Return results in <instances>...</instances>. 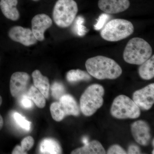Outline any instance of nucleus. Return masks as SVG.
<instances>
[{"label":"nucleus","mask_w":154,"mask_h":154,"mask_svg":"<svg viewBox=\"0 0 154 154\" xmlns=\"http://www.w3.org/2000/svg\"><path fill=\"white\" fill-rule=\"evenodd\" d=\"M33 1H35V2H37V1H39V0H32Z\"/></svg>","instance_id":"obj_33"},{"label":"nucleus","mask_w":154,"mask_h":154,"mask_svg":"<svg viewBox=\"0 0 154 154\" xmlns=\"http://www.w3.org/2000/svg\"><path fill=\"white\" fill-rule=\"evenodd\" d=\"M59 100V102H54L50 106L51 116L55 121H62L67 116L80 115L79 107L73 97L64 94Z\"/></svg>","instance_id":"obj_7"},{"label":"nucleus","mask_w":154,"mask_h":154,"mask_svg":"<svg viewBox=\"0 0 154 154\" xmlns=\"http://www.w3.org/2000/svg\"><path fill=\"white\" fill-rule=\"evenodd\" d=\"M66 79L69 82L74 83L81 81L88 82L91 79V77L88 72L78 69L71 70L67 72Z\"/></svg>","instance_id":"obj_19"},{"label":"nucleus","mask_w":154,"mask_h":154,"mask_svg":"<svg viewBox=\"0 0 154 154\" xmlns=\"http://www.w3.org/2000/svg\"><path fill=\"white\" fill-rule=\"evenodd\" d=\"M30 77L25 72H16L11 76L10 81V91L14 98L22 96L25 93L30 82Z\"/></svg>","instance_id":"obj_11"},{"label":"nucleus","mask_w":154,"mask_h":154,"mask_svg":"<svg viewBox=\"0 0 154 154\" xmlns=\"http://www.w3.org/2000/svg\"><path fill=\"white\" fill-rule=\"evenodd\" d=\"M32 31L37 40H44V33L52 25L51 18L45 14H39L33 17L31 21Z\"/></svg>","instance_id":"obj_12"},{"label":"nucleus","mask_w":154,"mask_h":154,"mask_svg":"<svg viewBox=\"0 0 154 154\" xmlns=\"http://www.w3.org/2000/svg\"><path fill=\"white\" fill-rule=\"evenodd\" d=\"M4 125V120L2 116L0 114V130L2 128Z\"/></svg>","instance_id":"obj_30"},{"label":"nucleus","mask_w":154,"mask_h":154,"mask_svg":"<svg viewBox=\"0 0 154 154\" xmlns=\"http://www.w3.org/2000/svg\"><path fill=\"white\" fill-rule=\"evenodd\" d=\"M104 88L99 84L88 87L80 98V109L84 115L90 116L94 114L104 103Z\"/></svg>","instance_id":"obj_3"},{"label":"nucleus","mask_w":154,"mask_h":154,"mask_svg":"<svg viewBox=\"0 0 154 154\" xmlns=\"http://www.w3.org/2000/svg\"><path fill=\"white\" fill-rule=\"evenodd\" d=\"M85 19L82 16H79L75 20V26L74 30L76 34L78 36H85L88 32V29L84 25Z\"/></svg>","instance_id":"obj_21"},{"label":"nucleus","mask_w":154,"mask_h":154,"mask_svg":"<svg viewBox=\"0 0 154 154\" xmlns=\"http://www.w3.org/2000/svg\"><path fill=\"white\" fill-rule=\"evenodd\" d=\"M151 46L143 38L134 37L127 44L123 57L127 63L140 65L152 56Z\"/></svg>","instance_id":"obj_2"},{"label":"nucleus","mask_w":154,"mask_h":154,"mask_svg":"<svg viewBox=\"0 0 154 154\" xmlns=\"http://www.w3.org/2000/svg\"><path fill=\"white\" fill-rule=\"evenodd\" d=\"M127 153L129 154H141V152L138 146L137 145L131 144L128 146Z\"/></svg>","instance_id":"obj_28"},{"label":"nucleus","mask_w":154,"mask_h":154,"mask_svg":"<svg viewBox=\"0 0 154 154\" xmlns=\"http://www.w3.org/2000/svg\"><path fill=\"white\" fill-rule=\"evenodd\" d=\"M21 104L22 107L28 109L31 108L33 106L32 100L28 97L27 95H24L22 96L21 99Z\"/></svg>","instance_id":"obj_27"},{"label":"nucleus","mask_w":154,"mask_h":154,"mask_svg":"<svg viewBox=\"0 0 154 154\" xmlns=\"http://www.w3.org/2000/svg\"><path fill=\"white\" fill-rule=\"evenodd\" d=\"M103 27L100 33L101 37L109 42H117L127 38L134 30L132 23L124 19H112Z\"/></svg>","instance_id":"obj_4"},{"label":"nucleus","mask_w":154,"mask_h":154,"mask_svg":"<svg viewBox=\"0 0 154 154\" xmlns=\"http://www.w3.org/2000/svg\"><path fill=\"white\" fill-rule=\"evenodd\" d=\"M14 118L17 124L23 129L29 131L30 130V122L28 121L22 115L19 113L15 112L14 113Z\"/></svg>","instance_id":"obj_23"},{"label":"nucleus","mask_w":154,"mask_h":154,"mask_svg":"<svg viewBox=\"0 0 154 154\" xmlns=\"http://www.w3.org/2000/svg\"><path fill=\"white\" fill-rule=\"evenodd\" d=\"M34 86L44 95L45 99L49 96L50 84L47 77L43 75L38 70H35L32 74Z\"/></svg>","instance_id":"obj_15"},{"label":"nucleus","mask_w":154,"mask_h":154,"mask_svg":"<svg viewBox=\"0 0 154 154\" xmlns=\"http://www.w3.org/2000/svg\"><path fill=\"white\" fill-rule=\"evenodd\" d=\"M132 100L140 109L143 110H150L154 103V83L135 91L133 94Z\"/></svg>","instance_id":"obj_8"},{"label":"nucleus","mask_w":154,"mask_h":154,"mask_svg":"<svg viewBox=\"0 0 154 154\" xmlns=\"http://www.w3.org/2000/svg\"><path fill=\"white\" fill-rule=\"evenodd\" d=\"M129 0H99V8L108 14H117L126 11L129 8Z\"/></svg>","instance_id":"obj_13"},{"label":"nucleus","mask_w":154,"mask_h":154,"mask_svg":"<svg viewBox=\"0 0 154 154\" xmlns=\"http://www.w3.org/2000/svg\"><path fill=\"white\" fill-rule=\"evenodd\" d=\"M154 150H153V151H152V154H154Z\"/></svg>","instance_id":"obj_34"},{"label":"nucleus","mask_w":154,"mask_h":154,"mask_svg":"<svg viewBox=\"0 0 154 154\" xmlns=\"http://www.w3.org/2000/svg\"><path fill=\"white\" fill-rule=\"evenodd\" d=\"M51 94L54 99L59 100L61 96L65 94L66 90L62 83L55 82L51 87Z\"/></svg>","instance_id":"obj_22"},{"label":"nucleus","mask_w":154,"mask_h":154,"mask_svg":"<svg viewBox=\"0 0 154 154\" xmlns=\"http://www.w3.org/2000/svg\"><path fill=\"white\" fill-rule=\"evenodd\" d=\"M110 18L109 14L104 13L99 16L97 23L94 25V29L96 30H99L102 29L105 25L106 22Z\"/></svg>","instance_id":"obj_24"},{"label":"nucleus","mask_w":154,"mask_h":154,"mask_svg":"<svg viewBox=\"0 0 154 154\" xmlns=\"http://www.w3.org/2000/svg\"><path fill=\"white\" fill-rule=\"evenodd\" d=\"M34 140L31 136H28L23 139L21 142V147L24 151L27 152L33 147Z\"/></svg>","instance_id":"obj_25"},{"label":"nucleus","mask_w":154,"mask_h":154,"mask_svg":"<svg viewBox=\"0 0 154 154\" xmlns=\"http://www.w3.org/2000/svg\"><path fill=\"white\" fill-rule=\"evenodd\" d=\"M39 150L42 154H57L62 153L59 143L52 138H45L40 143Z\"/></svg>","instance_id":"obj_17"},{"label":"nucleus","mask_w":154,"mask_h":154,"mask_svg":"<svg viewBox=\"0 0 154 154\" xmlns=\"http://www.w3.org/2000/svg\"><path fill=\"white\" fill-rule=\"evenodd\" d=\"M131 134L135 140L141 145H148L151 139L150 128L147 122L138 120L131 125Z\"/></svg>","instance_id":"obj_9"},{"label":"nucleus","mask_w":154,"mask_h":154,"mask_svg":"<svg viewBox=\"0 0 154 154\" xmlns=\"http://www.w3.org/2000/svg\"><path fill=\"white\" fill-rule=\"evenodd\" d=\"M154 139H153L152 141V145L153 146H154Z\"/></svg>","instance_id":"obj_32"},{"label":"nucleus","mask_w":154,"mask_h":154,"mask_svg":"<svg viewBox=\"0 0 154 154\" xmlns=\"http://www.w3.org/2000/svg\"><path fill=\"white\" fill-rule=\"evenodd\" d=\"M105 149L102 144L96 140L87 143L85 145L75 149L72 152V154H105Z\"/></svg>","instance_id":"obj_16"},{"label":"nucleus","mask_w":154,"mask_h":154,"mask_svg":"<svg viewBox=\"0 0 154 154\" xmlns=\"http://www.w3.org/2000/svg\"><path fill=\"white\" fill-rule=\"evenodd\" d=\"M27 96L39 108H42L45 107V97L35 86H32L29 88Z\"/></svg>","instance_id":"obj_20"},{"label":"nucleus","mask_w":154,"mask_h":154,"mask_svg":"<svg viewBox=\"0 0 154 154\" xmlns=\"http://www.w3.org/2000/svg\"><path fill=\"white\" fill-rule=\"evenodd\" d=\"M18 0H1L0 8L3 14L7 18L12 21H17L20 14L17 6Z\"/></svg>","instance_id":"obj_14"},{"label":"nucleus","mask_w":154,"mask_h":154,"mask_svg":"<svg viewBox=\"0 0 154 154\" xmlns=\"http://www.w3.org/2000/svg\"><path fill=\"white\" fill-rule=\"evenodd\" d=\"M8 35L13 41L19 42L26 46L36 44L37 41L31 29L21 26L12 27L9 31Z\"/></svg>","instance_id":"obj_10"},{"label":"nucleus","mask_w":154,"mask_h":154,"mask_svg":"<svg viewBox=\"0 0 154 154\" xmlns=\"http://www.w3.org/2000/svg\"><path fill=\"white\" fill-rule=\"evenodd\" d=\"M140 110L133 100L124 95H119L113 100L110 114L118 119H135L140 117Z\"/></svg>","instance_id":"obj_6"},{"label":"nucleus","mask_w":154,"mask_h":154,"mask_svg":"<svg viewBox=\"0 0 154 154\" xmlns=\"http://www.w3.org/2000/svg\"><path fill=\"white\" fill-rule=\"evenodd\" d=\"M107 154H127L124 149L119 145L115 144L111 146L108 149L107 152Z\"/></svg>","instance_id":"obj_26"},{"label":"nucleus","mask_w":154,"mask_h":154,"mask_svg":"<svg viewBox=\"0 0 154 154\" xmlns=\"http://www.w3.org/2000/svg\"><path fill=\"white\" fill-rule=\"evenodd\" d=\"M78 12L74 0H58L53 11L54 21L60 28H67L74 21Z\"/></svg>","instance_id":"obj_5"},{"label":"nucleus","mask_w":154,"mask_h":154,"mask_svg":"<svg viewBox=\"0 0 154 154\" xmlns=\"http://www.w3.org/2000/svg\"><path fill=\"white\" fill-rule=\"evenodd\" d=\"M13 154H27V152L24 151L22 149L21 146H17L12 151Z\"/></svg>","instance_id":"obj_29"},{"label":"nucleus","mask_w":154,"mask_h":154,"mask_svg":"<svg viewBox=\"0 0 154 154\" xmlns=\"http://www.w3.org/2000/svg\"><path fill=\"white\" fill-rule=\"evenodd\" d=\"M87 72L97 79H115L122 74V69L112 59L97 56L90 58L86 61Z\"/></svg>","instance_id":"obj_1"},{"label":"nucleus","mask_w":154,"mask_h":154,"mask_svg":"<svg viewBox=\"0 0 154 154\" xmlns=\"http://www.w3.org/2000/svg\"><path fill=\"white\" fill-rule=\"evenodd\" d=\"M2 96H0V106L2 105Z\"/></svg>","instance_id":"obj_31"},{"label":"nucleus","mask_w":154,"mask_h":154,"mask_svg":"<svg viewBox=\"0 0 154 154\" xmlns=\"http://www.w3.org/2000/svg\"><path fill=\"white\" fill-rule=\"evenodd\" d=\"M138 73L143 79L149 80L154 77V55L151 57L143 63L140 65L138 69Z\"/></svg>","instance_id":"obj_18"}]
</instances>
